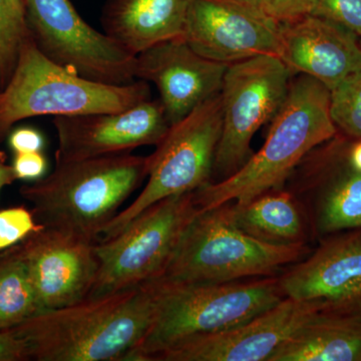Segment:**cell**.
<instances>
[{"instance_id":"1","label":"cell","mask_w":361,"mask_h":361,"mask_svg":"<svg viewBox=\"0 0 361 361\" xmlns=\"http://www.w3.org/2000/svg\"><path fill=\"white\" fill-rule=\"evenodd\" d=\"M154 307L149 281L42 311L11 330L25 342L30 360L128 361L148 331Z\"/></svg>"},{"instance_id":"2","label":"cell","mask_w":361,"mask_h":361,"mask_svg":"<svg viewBox=\"0 0 361 361\" xmlns=\"http://www.w3.org/2000/svg\"><path fill=\"white\" fill-rule=\"evenodd\" d=\"M148 172L149 156L130 153L59 161L20 193L44 227L97 243Z\"/></svg>"},{"instance_id":"3","label":"cell","mask_w":361,"mask_h":361,"mask_svg":"<svg viewBox=\"0 0 361 361\" xmlns=\"http://www.w3.org/2000/svg\"><path fill=\"white\" fill-rule=\"evenodd\" d=\"M330 116V90L307 75L291 82L281 109L273 118L262 148L245 165L195 191L200 210L226 203H248L276 190L305 155L336 134Z\"/></svg>"},{"instance_id":"4","label":"cell","mask_w":361,"mask_h":361,"mask_svg":"<svg viewBox=\"0 0 361 361\" xmlns=\"http://www.w3.org/2000/svg\"><path fill=\"white\" fill-rule=\"evenodd\" d=\"M153 319L128 361H151L176 344L248 322L284 298L278 278L240 283H172L152 280Z\"/></svg>"},{"instance_id":"5","label":"cell","mask_w":361,"mask_h":361,"mask_svg":"<svg viewBox=\"0 0 361 361\" xmlns=\"http://www.w3.org/2000/svg\"><path fill=\"white\" fill-rule=\"evenodd\" d=\"M306 254L305 245H274L242 231L233 220L231 203H226L196 214L159 278L172 283H224L274 276Z\"/></svg>"},{"instance_id":"6","label":"cell","mask_w":361,"mask_h":361,"mask_svg":"<svg viewBox=\"0 0 361 361\" xmlns=\"http://www.w3.org/2000/svg\"><path fill=\"white\" fill-rule=\"evenodd\" d=\"M149 99V87L144 80L121 85L92 82L52 63L32 40L21 52L8 85L0 92V137L14 123L32 116L123 111Z\"/></svg>"},{"instance_id":"7","label":"cell","mask_w":361,"mask_h":361,"mask_svg":"<svg viewBox=\"0 0 361 361\" xmlns=\"http://www.w3.org/2000/svg\"><path fill=\"white\" fill-rule=\"evenodd\" d=\"M222 126L220 92L171 126L155 152L149 156L146 186L104 228L99 242L113 238L157 202L196 191L210 183Z\"/></svg>"},{"instance_id":"8","label":"cell","mask_w":361,"mask_h":361,"mask_svg":"<svg viewBox=\"0 0 361 361\" xmlns=\"http://www.w3.org/2000/svg\"><path fill=\"white\" fill-rule=\"evenodd\" d=\"M199 211L195 191L168 197L142 211L113 238L97 242L99 270L87 297L127 290L160 277Z\"/></svg>"},{"instance_id":"9","label":"cell","mask_w":361,"mask_h":361,"mask_svg":"<svg viewBox=\"0 0 361 361\" xmlns=\"http://www.w3.org/2000/svg\"><path fill=\"white\" fill-rule=\"evenodd\" d=\"M291 71L276 56H259L228 66L220 94L223 126L212 175L236 173L253 155L251 142L272 121L288 94Z\"/></svg>"},{"instance_id":"10","label":"cell","mask_w":361,"mask_h":361,"mask_svg":"<svg viewBox=\"0 0 361 361\" xmlns=\"http://www.w3.org/2000/svg\"><path fill=\"white\" fill-rule=\"evenodd\" d=\"M25 1L33 44L45 58L92 82H135L137 56L87 25L70 0Z\"/></svg>"},{"instance_id":"11","label":"cell","mask_w":361,"mask_h":361,"mask_svg":"<svg viewBox=\"0 0 361 361\" xmlns=\"http://www.w3.org/2000/svg\"><path fill=\"white\" fill-rule=\"evenodd\" d=\"M183 39L204 58L231 65L280 54L281 23L234 0H188Z\"/></svg>"},{"instance_id":"12","label":"cell","mask_w":361,"mask_h":361,"mask_svg":"<svg viewBox=\"0 0 361 361\" xmlns=\"http://www.w3.org/2000/svg\"><path fill=\"white\" fill-rule=\"evenodd\" d=\"M320 312L323 305L318 301L284 297L248 322L180 342L151 361H269L284 341Z\"/></svg>"},{"instance_id":"13","label":"cell","mask_w":361,"mask_h":361,"mask_svg":"<svg viewBox=\"0 0 361 361\" xmlns=\"http://www.w3.org/2000/svg\"><path fill=\"white\" fill-rule=\"evenodd\" d=\"M54 126L59 137L56 163L157 146L171 127L160 99H151L127 110L54 116Z\"/></svg>"},{"instance_id":"14","label":"cell","mask_w":361,"mask_h":361,"mask_svg":"<svg viewBox=\"0 0 361 361\" xmlns=\"http://www.w3.org/2000/svg\"><path fill=\"white\" fill-rule=\"evenodd\" d=\"M96 244L44 227L16 245L30 273L40 312L89 296L99 270Z\"/></svg>"},{"instance_id":"15","label":"cell","mask_w":361,"mask_h":361,"mask_svg":"<svg viewBox=\"0 0 361 361\" xmlns=\"http://www.w3.org/2000/svg\"><path fill=\"white\" fill-rule=\"evenodd\" d=\"M278 283L287 298L318 301L323 312L361 317V233L329 240Z\"/></svg>"},{"instance_id":"16","label":"cell","mask_w":361,"mask_h":361,"mask_svg":"<svg viewBox=\"0 0 361 361\" xmlns=\"http://www.w3.org/2000/svg\"><path fill=\"white\" fill-rule=\"evenodd\" d=\"M228 66L204 58L182 37L137 54L135 80L156 85L172 126L220 92Z\"/></svg>"},{"instance_id":"17","label":"cell","mask_w":361,"mask_h":361,"mask_svg":"<svg viewBox=\"0 0 361 361\" xmlns=\"http://www.w3.org/2000/svg\"><path fill=\"white\" fill-rule=\"evenodd\" d=\"M279 58L292 75H307L331 90L361 70L360 39L342 26L308 14L281 23Z\"/></svg>"},{"instance_id":"18","label":"cell","mask_w":361,"mask_h":361,"mask_svg":"<svg viewBox=\"0 0 361 361\" xmlns=\"http://www.w3.org/2000/svg\"><path fill=\"white\" fill-rule=\"evenodd\" d=\"M188 0H110L104 6V33L137 56L147 49L182 39Z\"/></svg>"},{"instance_id":"19","label":"cell","mask_w":361,"mask_h":361,"mask_svg":"<svg viewBox=\"0 0 361 361\" xmlns=\"http://www.w3.org/2000/svg\"><path fill=\"white\" fill-rule=\"evenodd\" d=\"M269 361H361V317L318 313Z\"/></svg>"},{"instance_id":"20","label":"cell","mask_w":361,"mask_h":361,"mask_svg":"<svg viewBox=\"0 0 361 361\" xmlns=\"http://www.w3.org/2000/svg\"><path fill=\"white\" fill-rule=\"evenodd\" d=\"M235 224L253 238L274 245H304L302 214L287 192L270 191L246 204L231 203Z\"/></svg>"},{"instance_id":"21","label":"cell","mask_w":361,"mask_h":361,"mask_svg":"<svg viewBox=\"0 0 361 361\" xmlns=\"http://www.w3.org/2000/svg\"><path fill=\"white\" fill-rule=\"evenodd\" d=\"M40 312L37 294L18 247L0 255V331L18 327Z\"/></svg>"},{"instance_id":"22","label":"cell","mask_w":361,"mask_h":361,"mask_svg":"<svg viewBox=\"0 0 361 361\" xmlns=\"http://www.w3.org/2000/svg\"><path fill=\"white\" fill-rule=\"evenodd\" d=\"M322 233L361 229V173L351 170L325 192L317 219Z\"/></svg>"},{"instance_id":"23","label":"cell","mask_w":361,"mask_h":361,"mask_svg":"<svg viewBox=\"0 0 361 361\" xmlns=\"http://www.w3.org/2000/svg\"><path fill=\"white\" fill-rule=\"evenodd\" d=\"M32 40L25 0H0V92L8 85L21 52Z\"/></svg>"},{"instance_id":"24","label":"cell","mask_w":361,"mask_h":361,"mask_svg":"<svg viewBox=\"0 0 361 361\" xmlns=\"http://www.w3.org/2000/svg\"><path fill=\"white\" fill-rule=\"evenodd\" d=\"M330 116L336 129L361 140V70L330 90Z\"/></svg>"},{"instance_id":"25","label":"cell","mask_w":361,"mask_h":361,"mask_svg":"<svg viewBox=\"0 0 361 361\" xmlns=\"http://www.w3.org/2000/svg\"><path fill=\"white\" fill-rule=\"evenodd\" d=\"M42 228L44 226L37 222L32 211L25 207L0 211V250L18 245Z\"/></svg>"},{"instance_id":"26","label":"cell","mask_w":361,"mask_h":361,"mask_svg":"<svg viewBox=\"0 0 361 361\" xmlns=\"http://www.w3.org/2000/svg\"><path fill=\"white\" fill-rule=\"evenodd\" d=\"M310 14L361 37V0H311Z\"/></svg>"},{"instance_id":"27","label":"cell","mask_w":361,"mask_h":361,"mask_svg":"<svg viewBox=\"0 0 361 361\" xmlns=\"http://www.w3.org/2000/svg\"><path fill=\"white\" fill-rule=\"evenodd\" d=\"M13 169L16 180H39L44 177L47 161L42 152L16 154Z\"/></svg>"},{"instance_id":"28","label":"cell","mask_w":361,"mask_h":361,"mask_svg":"<svg viewBox=\"0 0 361 361\" xmlns=\"http://www.w3.org/2000/svg\"><path fill=\"white\" fill-rule=\"evenodd\" d=\"M8 145L14 154L42 152L45 140L39 130L30 127H21L11 133Z\"/></svg>"},{"instance_id":"29","label":"cell","mask_w":361,"mask_h":361,"mask_svg":"<svg viewBox=\"0 0 361 361\" xmlns=\"http://www.w3.org/2000/svg\"><path fill=\"white\" fill-rule=\"evenodd\" d=\"M311 0H269L267 13L280 23L298 20L310 13Z\"/></svg>"},{"instance_id":"30","label":"cell","mask_w":361,"mask_h":361,"mask_svg":"<svg viewBox=\"0 0 361 361\" xmlns=\"http://www.w3.org/2000/svg\"><path fill=\"white\" fill-rule=\"evenodd\" d=\"M30 360L27 346L13 330L0 331V361Z\"/></svg>"},{"instance_id":"31","label":"cell","mask_w":361,"mask_h":361,"mask_svg":"<svg viewBox=\"0 0 361 361\" xmlns=\"http://www.w3.org/2000/svg\"><path fill=\"white\" fill-rule=\"evenodd\" d=\"M16 180V177L14 174L13 166L6 165L4 156L0 154V191H1L2 188L11 185Z\"/></svg>"},{"instance_id":"32","label":"cell","mask_w":361,"mask_h":361,"mask_svg":"<svg viewBox=\"0 0 361 361\" xmlns=\"http://www.w3.org/2000/svg\"><path fill=\"white\" fill-rule=\"evenodd\" d=\"M234 1L247 4V6L257 7V8L263 9L266 13H267L268 4H269V0H234Z\"/></svg>"},{"instance_id":"33","label":"cell","mask_w":361,"mask_h":361,"mask_svg":"<svg viewBox=\"0 0 361 361\" xmlns=\"http://www.w3.org/2000/svg\"><path fill=\"white\" fill-rule=\"evenodd\" d=\"M360 45H361V37H360Z\"/></svg>"}]
</instances>
